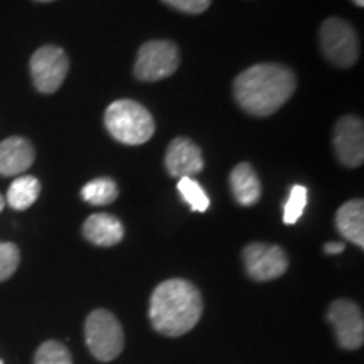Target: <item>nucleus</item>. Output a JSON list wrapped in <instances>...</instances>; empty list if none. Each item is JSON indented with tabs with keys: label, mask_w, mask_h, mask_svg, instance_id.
<instances>
[{
	"label": "nucleus",
	"mask_w": 364,
	"mask_h": 364,
	"mask_svg": "<svg viewBox=\"0 0 364 364\" xmlns=\"http://www.w3.org/2000/svg\"><path fill=\"white\" fill-rule=\"evenodd\" d=\"M322 54L331 65L351 68L359 58V38L356 29L348 21L329 17L318 31Z\"/></svg>",
	"instance_id": "obj_5"
},
{
	"label": "nucleus",
	"mask_w": 364,
	"mask_h": 364,
	"mask_svg": "<svg viewBox=\"0 0 364 364\" xmlns=\"http://www.w3.org/2000/svg\"><path fill=\"white\" fill-rule=\"evenodd\" d=\"M41 184L34 176H21L7 191V204L16 211H26L38 201Z\"/></svg>",
	"instance_id": "obj_16"
},
{
	"label": "nucleus",
	"mask_w": 364,
	"mask_h": 364,
	"mask_svg": "<svg viewBox=\"0 0 364 364\" xmlns=\"http://www.w3.org/2000/svg\"><path fill=\"white\" fill-rule=\"evenodd\" d=\"M29 66L36 90L51 95L65 83L70 71V58L58 46H43L33 54Z\"/></svg>",
	"instance_id": "obj_7"
},
{
	"label": "nucleus",
	"mask_w": 364,
	"mask_h": 364,
	"mask_svg": "<svg viewBox=\"0 0 364 364\" xmlns=\"http://www.w3.org/2000/svg\"><path fill=\"white\" fill-rule=\"evenodd\" d=\"M307 206V188L306 186H294L290 189L289 199L284 206V223L285 225H294L304 215V209Z\"/></svg>",
	"instance_id": "obj_20"
},
{
	"label": "nucleus",
	"mask_w": 364,
	"mask_h": 364,
	"mask_svg": "<svg viewBox=\"0 0 364 364\" xmlns=\"http://www.w3.org/2000/svg\"><path fill=\"white\" fill-rule=\"evenodd\" d=\"M201 314V294L194 284L184 279L162 282L150 297V322L154 329L169 338H179L194 329Z\"/></svg>",
	"instance_id": "obj_2"
},
{
	"label": "nucleus",
	"mask_w": 364,
	"mask_h": 364,
	"mask_svg": "<svg viewBox=\"0 0 364 364\" xmlns=\"http://www.w3.org/2000/svg\"><path fill=\"white\" fill-rule=\"evenodd\" d=\"M164 4L184 14H203L206 12L213 0H162Z\"/></svg>",
	"instance_id": "obj_22"
},
{
	"label": "nucleus",
	"mask_w": 364,
	"mask_h": 364,
	"mask_svg": "<svg viewBox=\"0 0 364 364\" xmlns=\"http://www.w3.org/2000/svg\"><path fill=\"white\" fill-rule=\"evenodd\" d=\"M0 364H4V363H2V361H0Z\"/></svg>",
	"instance_id": "obj_27"
},
{
	"label": "nucleus",
	"mask_w": 364,
	"mask_h": 364,
	"mask_svg": "<svg viewBox=\"0 0 364 364\" xmlns=\"http://www.w3.org/2000/svg\"><path fill=\"white\" fill-rule=\"evenodd\" d=\"M34 364H73L71 354L58 341H46L36 351Z\"/></svg>",
	"instance_id": "obj_19"
},
{
	"label": "nucleus",
	"mask_w": 364,
	"mask_h": 364,
	"mask_svg": "<svg viewBox=\"0 0 364 364\" xmlns=\"http://www.w3.org/2000/svg\"><path fill=\"white\" fill-rule=\"evenodd\" d=\"M85 339L90 353L98 361H113L124 351V329H122L118 318L105 309H97L86 317Z\"/></svg>",
	"instance_id": "obj_4"
},
{
	"label": "nucleus",
	"mask_w": 364,
	"mask_h": 364,
	"mask_svg": "<svg viewBox=\"0 0 364 364\" xmlns=\"http://www.w3.org/2000/svg\"><path fill=\"white\" fill-rule=\"evenodd\" d=\"M36 150L24 136H9L0 142V176H19L34 164Z\"/></svg>",
	"instance_id": "obj_12"
},
{
	"label": "nucleus",
	"mask_w": 364,
	"mask_h": 364,
	"mask_svg": "<svg viewBox=\"0 0 364 364\" xmlns=\"http://www.w3.org/2000/svg\"><path fill=\"white\" fill-rule=\"evenodd\" d=\"M297 88L294 71L279 63H260L240 73L233 83L236 103L253 117H270L292 98Z\"/></svg>",
	"instance_id": "obj_1"
},
{
	"label": "nucleus",
	"mask_w": 364,
	"mask_h": 364,
	"mask_svg": "<svg viewBox=\"0 0 364 364\" xmlns=\"http://www.w3.org/2000/svg\"><path fill=\"white\" fill-rule=\"evenodd\" d=\"M21 262V252L17 245L0 241V282H6L7 279L16 273L17 267Z\"/></svg>",
	"instance_id": "obj_21"
},
{
	"label": "nucleus",
	"mask_w": 364,
	"mask_h": 364,
	"mask_svg": "<svg viewBox=\"0 0 364 364\" xmlns=\"http://www.w3.org/2000/svg\"><path fill=\"white\" fill-rule=\"evenodd\" d=\"M105 127L113 139L125 145H142L156 132L150 112L134 100L113 102L105 112Z\"/></svg>",
	"instance_id": "obj_3"
},
{
	"label": "nucleus",
	"mask_w": 364,
	"mask_h": 364,
	"mask_svg": "<svg viewBox=\"0 0 364 364\" xmlns=\"http://www.w3.org/2000/svg\"><path fill=\"white\" fill-rule=\"evenodd\" d=\"M83 235L97 247H115L124 240L125 228L118 218L107 213H97L85 221Z\"/></svg>",
	"instance_id": "obj_13"
},
{
	"label": "nucleus",
	"mask_w": 364,
	"mask_h": 364,
	"mask_svg": "<svg viewBox=\"0 0 364 364\" xmlns=\"http://www.w3.org/2000/svg\"><path fill=\"white\" fill-rule=\"evenodd\" d=\"M166 169L172 177H193L204 169L201 149L186 136H177L166 154Z\"/></svg>",
	"instance_id": "obj_11"
},
{
	"label": "nucleus",
	"mask_w": 364,
	"mask_h": 364,
	"mask_svg": "<svg viewBox=\"0 0 364 364\" xmlns=\"http://www.w3.org/2000/svg\"><path fill=\"white\" fill-rule=\"evenodd\" d=\"M4 206H6V199H4V196L0 194V213L4 211Z\"/></svg>",
	"instance_id": "obj_24"
},
{
	"label": "nucleus",
	"mask_w": 364,
	"mask_h": 364,
	"mask_svg": "<svg viewBox=\"0 0 364 364\" xmlns=\"http://www.w3.org/2000/svg\"><path fill=\"white\" fill-rule=\"evenodd\" d=\"M344 250H346V245L339 243V241H331V243H326V247H324V252L327 255H339V253H343Z\"/></svg>",
	"instance_id": "obj_23"
},
{
	"label": "nucleus",
	"mask_w": 364,
	"mask_h": 364,
	"mask_svg": "<svg viewBox=\"0 0 364 364\" xmlns=\"http://www.w3.org/2000/svg\"><path fill=\"white\" fill-rule=\"evenodd\" d=\"M334 152L346 167H359L364 162V125L356 115L341 117L334 127Z\"/></svg>",
	"instance_id": "obj_10"
},
{
	"label": "nucleus",
	"mask_w": 364,
	"mask_h": 364,
	"mask_svg": "<svg viewBox=\"0 0 364 364\" xmlns=\"http://www.w3.org/2000/svg\"><path fill=\"white\" fill-rule=\"evenodd\" d=\"M353 2L356 4L358 7H363V6H364V0H353Z\"/></svg>",
	"instance_id": "obj_25"
},
{
	"label": "nucleus",
	"mask_w": 364,
	"mask_h": 364,
	"mask_svg": "<svg viewBox=\"0 0 364 364\" xmlns=\"http://www.w3.org/2000/svg\"><path fill=\"white\" fill-rule=\"evenodd\" d=\"M243 260L247 273L257 282L275 280L289 268V258L284 248L277 245L252 243L243 250Z\"/></svg>",
	"instance_id": "obj_9"
},
{
	"label": "nucleus",
	"mask_w": 364,
	"mask_h": 364,
	"mask_svg": "<svg viewBox=\"0 0 364 364\" xmlns=\"http://www.w3.org/2000/svg\"><path fill=\"white\" fill-rule=\"evenodd\" d=\"M179 49L171 41H147L140 46L134 75L140 81H161L174 75L179 68Z\"/></svg>",
	"instance_id": "obj_6"
},
{
	"label": "nucleus",
	"mask_w": 364,
	"mask_h": 364,
	"mask_svg": "<svg viewBox=\"0 0 364 364\" xmlns=\"http://www.w3.org/2000/svg\"><path fill=\"white\" fill-rule=\"evenodd\" d=\"M177 191H179L182 199L189 204L193 211H198V213L208 211L211 201H209L206 191L203 189V186L196 179H193V177H182V179H179Z\"/></svg>",
	"instance_id": "obj_18"
},
{
	"label": "nucleus",
	"mask_w": 364,
	"mask_h": 364,
	"mask_svg": "<svg viewBox=\"0 0 364 364\" xmlns=\"http://www.w3.org/2000/svg\"><path fill=\"white\" fill-rule=\"evenodd\" d=\"M118 196L117 182L110 177H98V179L90 181L81 189V198L86 203L93 204V206H107L112 204Z\"/></svg>",
	"instance_id": "obj_17"
},
{
	"label": "nucleus",
	"mask_w": 364,
	"mask_h": 364,
	"mask_svg": "<svg viewBox=\"0 0 364 364\" xmlns=\"http://www.w3.org/2000/svg\"><path fill=\"white\" fill-rule=\"evenodd\" d=\"M336 226L346 240L359 248H364V203L351 199L336 213Z\"/></svg>",
	"instance_id": "obj_15"
},
{
	"label": "nucleus",
	"mask_w": 364,
	"mask_h": 364,
	"mask_svg": "<svg viewBox=\"0 0 364 364\" xmlns=\"http://www.w3.org/2000/svg\"><path fill=\"white\" fill-rule=\"evenodd\" d=\"M327 318L334 327L341 348L349 351L361 348L364 343V318L361 309L353 300L339 299L332 302Z\"/></svg>",
	"instance_id": "obj_8"
},
{
	"label": "nucleus",
	"mask_w": 364,
	"mask_h": 364,
	"mask_svg": "<svg viewBox=\"0 0 364 364\" xmlns=\"http://www.w3.org/2000/svg\"><path fill=\"white\" fill-rule=\"evenodd\" d=\"M230 188L236 203L241 206H253L262 198V182L250 164H238L230 174Z\"/></svg>",
	"instance_id": "obj_14"
},
{
	"label": "nucleus",
	"mask_w": 364,
	"mask_h": 364,
	"mask_svg": "<svg viewBox=\"0 0 364 364\" xmlns=\"http://www.w3.org/2000/svg\"><path fill=\"white\" fill-rule=\"evenodd\" d=\"M34 2H41V4H46V2H54V0H34Z\"/></svg>",
	"instance_id": "obj_26"
}]
</instances>
